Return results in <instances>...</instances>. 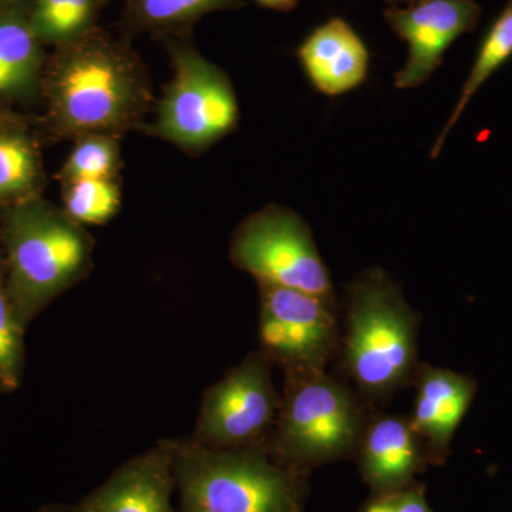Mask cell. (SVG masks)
Masks as SVG:
<instances>
[{"label": "cell", "instance_id": "obj_1", "mask_svg": "<svg viewBox=\"0 0 512 512\" xmlns=\"http://www.w3.org/2000/svg\"><path fill=\"white\" fill-rule=\"evenodd\" d=\"M42 87L50 126L63 137L120 136L141 124L153 100L136 57L90 33L60 47Z\"/></svg>", "mask_w": 512, "mask_h": 512}, {"label": "cell", "instance_id": "obj_2", "mask_svg": "<svg viewBox=\"0 0 512 512\" xmlns=\"http://www.w3.org/2000/svg\"><path fill=\"white\" fill-rule=\"evenodd\" d=\"M340 370L363 399L386 400L410 386L419 362V316L392 276L380 268L346 288Z\"/></svg>", "mask_w": 512, "mask_h": 512}, {"label": "cell", "instance_id": "obj_3", "mask_svg": "<svg viewBox=\"0 0 512 512\" xmlns=\"http://www.w3.org/2000/svg\"><path fill=\"white\" fill-rule=\"evenodd\" d=\"M0 244L10 299L25 330L92 268V235L40 197L5 208Z\"/></svg>", "mask_w": 512, "mask_h": 512}, {"label": "cell", "instance_id": "obj_4", "mask_svg": "<svg viewBox=\"0 0 512 512\" xmlns=\"http://www.w3.org/2000/svg\"><path fill=\"white\" fill-rule=\"evenodd\" d=\"M181 512H301L299 468L266 447L225 450L174 439Z\"/></svg>", "mask_w": 512, "mask_h": 512}, {"label": "cell", "instance_id": "obj_5", "mask_svg": "<svg viewBox=\"0 0 512 512\" xmlns=\"http://www.w3.org/2000/svg\"><path fill=\"white\" fill-rule=\"evenodd\" d=\"M367 403L326 370L284 373L281 407L266 448L296 468L356 453L373 416Z\"/></svg>", "mask_w": 512, "mask_h": 512}, {"label": "cell", "instance_id": "obj_6", "mask_svg": "<svg viewBox=\"0 0 512 512\" xmlns=\"http://www.w3.org/2000/svg\"><path fill=\"white\" fill-rule=\"evenodd\" d=\"M174 76L146 128L181 150H207L238 127L239 104L228 74L191 47L173 52Z\"/></svg>", "mask_w": 512, "mask_h": 512}, {"label": "cell", "instance_id": "obj_7", "mask_svg": "<svg viewBox=\"0 0 512 512\" xmlns=\"http://www.w3.org/2000/svg\"><path fill=\"white\" fill-rule=\"evenodd\" d=\"M229 259L254 276L258 284L284 286L338 301L311 228L289 208L268 205L245 218L232 235Z\"/></svg>", "mask_w": 512, "mask_h": 512}, {"label": "cell", "instance_id": "obj_8", "mask_svg": "<svg viewBox=\"0 0 512 512\" xmlns=\"http://www.w3.org/2000/svg\"><path fill=\"white\" fill-rule=\"evenodd\" d=\"M272 367L254 350L208 387L190 439L225 450L268 446L281 407Z\"/></svg>", "mask_w": 512, "mask_h": 512}, {"label": "cell", "instance_id": "obj_9", "mask_svg": "<svg viewBox=\"0 0 512 512\" xmlns=\"http://www.w3.org/2000/svg\"><path fill=\"white\" fill-rule=\"evenodd\" d=\"M259 350L282 372L326 370L339 355L338 301L258 284Z\"/></svg>", "mask_w": 512, "mask_h": 512}, {"label": "cell", "instance_id": "obj_10", "mask_svg": "<svg viewBox=\"0 0 512 512\" xmlns=\"http://www.w3.org/2000/svg\"><path fill=\"white\" fill-rule=\"evenodd\" d=\"M480 15L477 0H417L387 9V25L407 43V60L394 74V87L409 90L429 82L448 47L473 32Z\"/></svg>", "mask_w": 512, "mask_h": 512}, {"label": "cell", "instance_id": "obj_11", "mask_svg": "<svg viewBox=\"0 0 512 512\" xmlns=\"http://www.w3.org/2000/svg\"><path fill=\"white\" fill-rule=\"evenodd\" d=\"M174 488V439H165L117 468L77 512H173Z\"/></svg>", "mask_w": 512, "mask_h": 512}, {"label": "cell", "instance_id": "obj_12", "mask_svg": "<svg viewBox=\"0 0 512 512\" xmlns=\"http://www.w3.org/2000/svg\"><path fill=\"white\" fill-rule=\"evenodd\" d=\"M413 384L416 400L410 423L423 440L430 460L443 461L476 397L478 384L471 376L426 363H421Z\"/></svg>", "mask_w": 512, "mask_h": 512}, {"label": "cell", "instance_id": "obj_13", "mask_svg": "<svg viewBox=\"0 0 512 512\" xmlns=\"http://www.w3.org/2000/svg\"><path fill=\"white\" fill-rule=\"evenodd\" d=\"M298 59L306 79L323 96L353 92L369 74V49L342 18L329 19L306 36L299 46Z\"/></svg>", "mask_w": 512, "mask_h": 512}, {"label": "cell", "instance_id": "obj_14", "mask_svg": "<svg viewBox=\"0 0 512 512\" xmlns=\"http://www.w3.org/2000/svg\"><path fill=\"white\" fill-rule=\"evenodd\" d=\"M356 453L363 477L380 493L407 487L423 461L429 458L409 417L375 413L367 423Z\"/></svg>", "mask_w": 512, "mask_h": 512}, {"label": "cell", "instance_id": "obj_15", "mask_svg": "<svg viewBox=\"0 0 512 512\" xmlns=\"http://www.w3.org/2000/svg\"><path fill=\"white\" fill-rule=\"evenodd\" d=\"M43 43L30 25L29 12L0 5V99H28L42 86Z\"/></svg>", "mask_w": 512, "mask_h": 512}, {"label": "cell", "instance_id": "obj_16", "mask_svg": "<svg viewBox=\"0 0 512 512\" xmlns=\"http://www.w3.org/2000/svg\"><path fill=\"white\" fill-rule=\"evenodd\" d=\"M42 181L39 151L22 128L0 123V207L39 197Z\"/></svg>", "mask_w": 512, "mask_h": 512}, {"label": "cell", "instance_id": "obj_17", "mask_svg": "<svg viewBox=\"0 0 512 512\" xmlns=\"http://www.w3.org/2000/svg\"><path fill=\"white\" fill-rule=\"evenodd\" d=\"M511 56L512 0H508L503 12L495 19L493 26H491L487 35H485L480 49H478L476 62H474L473 69H471L470 74H468L463 89H461L456 106H454L453 111H451V116L448 117L447 123L444 124L443 130H441L440 136L437 137L436 143L431 147V158L440 156L448 134L456 127L458 120L463 116L464 110L467 109L470 101L476 96L481 86H483L503 64L507 63V60L510 59Z\"/></svg>", "mask_w": 512, "mask_h": 512}, {"label": "cell", "instance_id": "obj_18", "mask_svg": "<svg viewBox=\"0 0 512 512\" xmlns=\"http://www.w3.org/2000/svg\"><path fill=\"white\" fill-rule=\"evenodd\" d=\"M99 0H36L30 25L42 43L66 46L89 35Z\"/></svg>", "mask_w": 512, "mask_h": 512}, {"label": "cell", "instance_id": "obj_19", "mask_svg": "<svg viewBox=\"0 0 512 512\" xmlns=\"http://www.w3.org/2000/svg\"><path fill=\"white\" fill-rule=\"evenodd\" d=\"M120 167L119 136L86 134L76 138V144L60 171V180L63 184L82 180H116Z\"/></svg>", "mask_w": 512, "mask_h": 512}, {"label": "cell", "instance_id": "obj_20", "mask_svg": "<svg viewBox=\"0 0 512 512\" xmlns=\"http://www.w3.org/2000/svg\"><path fill=\"white\" fill-rule=\"evenodd\" d=\"M25 333L15 312L0 248V394L16 392L25 373Z\"/></svg>", "mask_w": 512, "mask_h": 512}, {"label": "cell", "instance_id": "obj_21", "mask_svg": "<svg viewBox=\"0 0 512 512\" xmlns=\"http://www.w3.org/2000/svg\"><path fill=\"white\" fill-rule=\"evenodd\" d=\"M121 207L116 180H82L64 184L63 211L80 225H104Z\"/></svg>", "mask_w": 512, "mask_h": 512}, {"label": "cell", "instance_id": "obj_22", "mask_svg": "<svg viewBox=\"0 0 512 512\" xmlns=\"http://www.w3.org/2000/svg\"><path fill=\"white\" fill-rule=\"evenodd\" d=\"M241 5V0H130V12L143 28L173 29L190 25L208 13Z\"/></svg>", "mask_w": 512, "mask_h": 512}, {"label": "cell", "instance_id": "obj_23", "mask_svg": "<svg viewBox=\"0 0 512 512\" xmlns=\"http://www.w3.org/2000/svg\"><path fill=\"white\" fill-rule=\"evenodd\" d=\"M363 512H436L427 503L421 488L404 487L377 495Z\"/></svg>", "mask_w": 512, "mask_h": 512}, {"label": "cell", "instance_id": "obj_24", "mask_svg": "<svg viewBox=\"0 0 512 512\" xmlns=\"http://www.w3.org/2000/svg\"><path fill=\"white\" fill-rule=\"evenodd\" d=\"M262 8L278 10V12H291L298 6L299 0H254Z\"/></svg>", "mask_w": 512, "mask_h": 512}, {"label": "cell", "instance_id": "obj_25", "mask_svg": "<svg viewBox=\"0 0 512 512\" xmlns=\"http://www.w3.org/2000/svg\"><path fill=\"white\" fill-rule=\"evenodd\" d=\"M389 3L390 6L410 5V3L417 2V0H384Z\"/></svg>", "mask_w": 512, "mask_h": 512}, {"label": "cell", "instance_id": "obj_26", "mask_svg": "<svg viewBox=\"0 0 512 512\" xmlns=\"http://www.w3.org/2000/svg\"><path fill=\"white\" fill-rule=\"evenodd\" d=\"M19 0H0V5H13V3H18Z\"/></svg>", "mask_w": 512, "mask_h": 512}, {"label": "cell", "instance_id": "obj_27", "mask_svg": "<svg viewBox=\"0 0 512 512\" xmlns=\"http://www.w3.org/2000/svg\"><path fill=\"white\" fill-rule=\"evenodd\" d=\"M46 512H77V508L76 510H50V511H46Z\"/></svg>", "mask_w": 512, "mask_h": 512}, {"label": "cell", "instance_id": "obj_28", "mask_svg": "<svg viewBox=\"0 0 512 512\" xmlns=\"http://www.w3.org/2000/svg\"><path fill=\"white\" fill-rule=\"evenodd\" d=\"M2 121H5V114H3V111L0 110V123H2Z\"/></svg>", "mask_w": 512, "mask_h": 512}]
</instances>
